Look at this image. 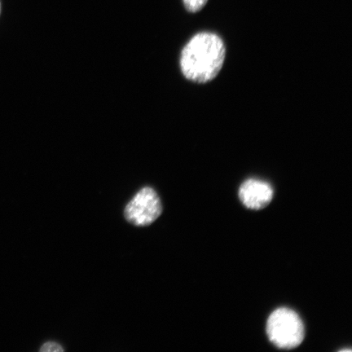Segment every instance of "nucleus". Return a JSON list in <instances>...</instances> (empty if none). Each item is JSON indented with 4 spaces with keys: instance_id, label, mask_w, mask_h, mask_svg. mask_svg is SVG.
<instances>
[{
    "instance_id": "20e7f679",
    "label": "nucleus",
    "mask_w": 352,
    "mask_h": 352,
    "mask_svg": "<svg viewBox=\"0 0 352 352\" xmlns=\"http://www.w3.org/2000/svg\"><path fill=\"white\" fill-rule=\"evenodd\" d=\"M274 188L261 179H250L241 184L239 197L245 208L261 210L270 204L274 198Z\"/></svg>"
},
{
    "instance_id": "39448f33",
    "label": "nucleus",
    "mask_w": 352,
    "mask_h": 352,
    "mask_svg": "<svg viewBox=\"0 0 352 352\" xmlns=\"http://www.w3.org/2000/svg\"><path fill=\"white\" fill-rule=\"evenodd\" d=\"M183 1L188 12H197L206 6L208 0H183Z\"/></svg>"
},
{
    "instance_id": "f03ea898",
    "label": "nucleus",
    "mask_w": 352,
    "mask_h": 352,
    "mask_svg": "<svg viewBox=\"0 0 352 352\" xmlns=\"http://www.w3.org/2000/svg\"><path fill=\"white\" fill-rule=\"evenodd\" d=\"M267 334L272 344L278 349H294L305 340V325L296 311L281 307L268 318Z\"/></svg>"
},
{
    "instance_id": "7ed1b4c3",
    "label": "nucleus",
    "mask_w": 352,
    "mask_h": 352,
    "mask_svg": "<svg viewBox=\"0 0 352 352\" xmlns=\"http://www.w3.org/2000/svg\"><path fill=\"white\" fill-rule=\"evenodd\" d=\"M162 204L153 188L144 187L132 197L124 210L126 221L138 227L151 226L160 217Z\"/></svg>"
},
{
    "instance_id": "423d86ee",
    "label": "nucleus",
    "mask_w": 352,
    "mask_h": 352,
    "mask_svg": "<svg viewBox=\"0 0 352 352\" xmlns=\"http://www.w3.org/2000/svg\"><path fill=\"white\" fill-rule=\"evenodd\" d=\"M43 352H63L65 351L63 346L55 342H47L44 343L41 350Z\"/></svg>"
},
{
    "instance_id": "f257e3e1",
    "label": "nucleus",
    "mask_w": 352,
    "mask_h": 352,
    "mask_svg": "<svg viewBox=\"0 0 352 352\" xmlns=\"http://www.w3.org/2000/svg\"><path fill=\"white\" fill-rule=\"evenodd\" d=\"M226 48L217 34H197L183 48L180 69L188 80L208 82L217 77L226 60Z\"/></svg>"
}]
</instances>
